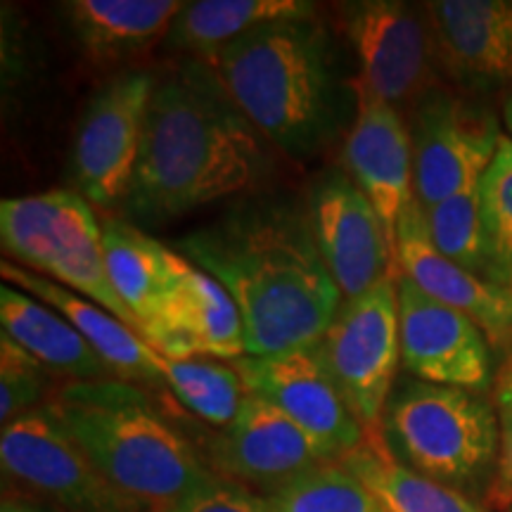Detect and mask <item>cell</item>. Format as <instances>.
Returning <instances> with one entry per match:
<instances>
[{"mask_svg": "<svg viewBox=\"0 0 512 512\" xmlns=\"http://www.w3.org/2000/svg\"><path fill=\"white\" fill-rule=\"evenodd\" d=\"M174 249L238 304L247 356L318 342L344 302L320 256L306 200L287 192L240 197Z\"/></svg>", "mask_w": 512, "mask_h": 512, "instance_id": "1", "label": "cell"}, {"mask_svg": "<svg viewBox=\"0 0 512 512\" xmlns=\"http://www.w3.org/2000/svg\"><path fill=\"white\" fill-rule=\"evenodd\" d=\"M273 152L214 69L181 57L155 74L121 214L138 228H159L228 197L252 195L271 176Z\"/></svg>", "mask_w": 512, "mask_h": 512, "instance_id": "2", "label": "cell"}, {"mask_svg": "<svg viewBox=\"0 0 512 512\" xmlns=\"http://www.w3.org/2000/svg\"><path fill=\"white\" fill-rule=\"evenodd\" d=\"M202 62L268 145L294 162L323 155L356 119L354 79L318 15L249 31Z\"/></svg>", "mask_w": 512, "mask_h": 512, "instance_id": "3", "label": "cell"}, {"mask_svg": "<svg viewBox=\"0 0 512 512\" xmlns=\"http://www.w3.org/2000/svg\"><path fill=\"white\" fill-rule=\"evenodd\" d=\"M46 406L114 489L145 512H169L216 477L133 382H69Z\"/></svg>", "mask_w": 512, "mask_h": 512, "instance_id": "4", "label": "cell"}, {"mask_svg": "<svg viewBox=\"0 0 512 512\" xmlns=\"http://www.w3.org/2000/svg\"><path fill=\"white\" fill-rule=\"evenodd\" d=\"M375 439L415 475L472 498L489 491L501 434L494 403L484 394L403 377Z\"/></svg>", "mask_w": 512, "mask_h": 512, "instance_id": "5", "label": "cell"}, {"mask_svg": "<svg viewBox=\"0 0 512 512\" xmlns=\"http://www.w3.org/2000/svg\"><path fill=\"white\" fill-rule=\"evenodd\" d=\"M0 242L12 264L100 304L138 332L110 283L102 223L72 188L0 202Z\"/></svg>", "mask_w": 512, "mask_h": 512, "instance_id": "6", "label": "cell"}, {"mask_svg": "<svg viewBox=\"0 0 512 512\" xmlns=\"http://www.w3.org/2000/svg\"><path fill=\"white\" fill-rule=\"evenodd\" d=\"M339 29L354 53L356 93L403 114L441 88V62L427 5L354 0L337 5Z\"/></svg>", "mask_w": 512, "mask_h": 512, "instance_id": "7", "label": "cell"}, {"mask_svg": "<svg viewBox=\"0 0 512 512\" xmlns=\"http://www.w3.org/2000/svg\"><path fill=\"white\" fill-rule=\"evenodd\" d=\"M320 347L351 411L375 437L401 363L399 273L361 297L344 299Z\"/></svg>", "mask_w": 512, "mask_h": 512, "instance_id": "8", "label": "cell"}, {"mask_svg": "<svg viewBox=\"0 0 512 512\" xmlns=\"http://www.w3.org/2000/svg\"><path fill=\"white\" fill-rule=\"evenodd\" d=\"M152 88V72H121L102 83L81 114L69 157V178L72 190L93 207H124L136 176Z\"/></svg>", "mask_w": 512, "mask_h": 512, "instance_id": "9", "label": "cell"}, {"mask_svg": "<svg viewBox=\"0 0 512 512\" xmlns=\"http://www.w3.org/2000/svg\"><path fill=\"white\" fill-rule=\"evenodd\" d=\"M408 133L415 200L422 207L477 188L503 138L489 107L444 86L427 93L408 112Z\"/></svg>", "mask_w": 512, "mask_h": 512, "instance_id": "10", "label": "cell"}, {"mask_svg": "<svg viewBox=\"0 0 512 512\" xmlns=\"http://www.w3.org/2000/svg\"><path fill=\"white\" fill-rule=\"evenodd\" d=\"M247 394L261 396L297 422L325 460L339 463L366 444L368 434L344 399L318 342L233 363Z\"/></svg>", "mask_w": 512, "mask_h": 512, "instance_id": "11", "label": "cell"}, {"mask_svg": "<svg viewBox=\"0 0 512 512\" xmlns=\"http://www.w3.org/2000/svg\"><path fill=\"white\" fill-rule=\"evenodd\" d=\"M0 463L62 512H145L114 489L48 406L3 427Z\"/></svg>", "mask_w": 512, "mask_h": 512, "instance_id": "12", "label": "cell"}, {"mask_svg": "<svg viewBox=\"0 0 512 512\" xmlns=\"http://www.w3.org/2000/svg\"><path fill=\"white\" fill-rule=\"evenodd\" d=\"M320 256L344 299H356L399 273L396 245L373 202L347 171L325 169L306 192Z\"/></svg>", "mask_w": 512, "mask_h": 512, "instance_id": "13", "label": "cell"}, {"mask_svg": "<svg viewBox=\"0 0 512 512\" xmlns=\"http://www.w3.org/2000/svg\"><path fill=\"white\" fill-rule=\"evenodd\" d=\"M401 366L415 380L484 394L494 380L491 342L465 313L399 273Z\"/></svg>", "mask_w": 512, "mask_h": 512, "instance_id": "14", "label": "cell"}, {"mask_svg": "<svg viewBox=\"0 0 512 512\" xmlns=\"http://www.w3.org/2000/svg\"><path fill=\"white\" fill-rule=\"evenodd\" d=\"M209 456L230 482L259 486L264 494L330 463L297 422L254 394H245Z\"/></svg>", "mask_w": 512, "mask_h": 512, "instance_id": "15", "label": "cell"}, {"mask_svg": "<svg viewBox=\"0 0 512 512\" xmlns=\"http://www.w3.org/2000/svg\"><path fill=\"white\" fill-rule=\"evenodd\" d=\"M396 264L399 273L437 302L470 316L491 347L512 342V290L477 278L434 247L422 204L413 200L396 228Z\"/></svg>", "mask_w": 512, "mask_h": 512, "instance_id": "16", "label": "cell"}, {"mask_svg": "<svg viewBox=\"0 0 512 512\" xmlns=\"http://www.w3.org/2000/svg\"><path fill=\"white\" fill-rule=\"evenodd\" d=\"M145 339L164 358H216L238 361L247 356L245 323L238 304L219 280L190 264L178 261L174 294Z\"/></svg>", "mask_w": 512, "mask_h": 512, "instance_id": "17", "label": "cell"}, {"mask_svg": "<svg viewBox=\"0 0 512 512\" xmlns=\"http://www.w3.org/2000/svg\"><path fill=\"white\" fill-rule=\"evenodd\" d=\"M356 95V119L342 150L344 171L373 202L389 240L396 245L403 211L415 200L411 133L399 110L368 95Z\"/></svg>", "mask_w": 512, "mask_h": 512, "instance_id": "18", "label": "cell"}, {"mask_svg": "<svg viewBox=\"0 0 512 512\" xmlns=\"http://www.w3.org/2000/svg\"><path fill=\"white\" fill-rule=\"evenodd\" d=\"M441 72L460 88L489 93L512 83V0L427 3Z\"/></svg>", "mask_w": 512, "mask_h": 512, "instance_id": "19", "label": "cell"}, {"mask_svg": "<svg viewBox=\"0 0 512 512\" xmlns=\"http://www.w3.org/2000/svg\"><path fill=\"white\" fill-rule=\"evenodd\" d=\"M0 273L3 283L19 287L72 323L74 330L81 332V337L95 349V354L110 366L117 380L166 387V358L114 313L43 275L12 264L10 259L0 261Z\"/></svg>", "mask_w": 512, "mask_h": 512, "instance_id": "20", "label": "cell"}, {"mask_svg": "<svg viewBox=\"0 0 512 512\" xmlns=\"http://www.w3.org/2000/svg\"><path fill=\"white\" fill-rule=\"evenodd\" d=\"M183 5L178 0H69L57 10L83 55L114 64L136 60L166 41Z\"/></svg>", "mask_w": 512, "mask_h": 512, "instance_id": "21", "label": "cell"}, {"mask_svg": "<svg viewBox=\"0 0 512 512\" xmlns=\"http://www.w3.org/2000/svg\"><path fill=\"white\" fill-rule=\"evenodd\" d=\"M102 247L114 292L145 337V330L162 316L174 294L181 254L150 238L124 216L102 221Z\"/></svg>", "mask_w": 512, "mask_h": 512, "instance_id": "22", "label": "cell"}, {"mask_svg": "<svg viewBox=\"0 0 512 512\" xmlns=\"http://www.w3.org/2000/svg\"><path fill=\"white\" fill-rule=\"evenodd\" d=\"M0 325L10 339L48 370L69 382L110 380L114 373L81 332L60 313L15 285L0 287Z\"/></svg>", "mask_w": 512, "mask_h": 512, "instance_id": "23", "label": "cell"}, {"mask_svg": "<svg viewBox=\"0 0 512 512\" xmlns=\"http://www.w3.org/2000/svg\"><path fill=\"white\" fill-rule=\"evenodd\" d=\"M316 15L309 0H195L185 3L164 46L181 57L209 60L249 31Z\"/></svg>", "mask_w": 512, "mask_h": 512, "instance_id": "24", "label": "cell"}, {"mask_svg": "<svg viewBox=\"0 0 512 512\" xmlns=\"http://www.w3.org/2000/svg\"><path fill=\"white\" fill-rule=\"evenodd\" d=\"M339 465L361 479L387 512H486L475 498L396 463L375 437H368L366 444L344 456Z\"/></svg>", "mask_w": 512, "mask_h": 512, "instance_id": "25", "label": "cell"}, {"mask_svg": "<svg viewBox=\"0 0 512 512\" xmlns=\"http://www.w3.org/2000/svg\"><path fill=\"white\" fill-rule=\"evenodd\" d=\"M422 211H425V223L434 247L446 259L456 261L458 266L475 273L477 278L501 285L489 240H486L479 185L448 197L444 202L432 204V207H422Z\"/></svg>", "mask_w": 512, "mask_h": 512, "instance_id": "26", "label": "cell"}, {"mask_svg": "<svg viewBox=\"0 0 512 512\" xmlns=\"http://www.w3.org/2000/svg\"><path fill=\"white\" fill-rule=\"evenodd\" d=\"M164 380L185 411L221 430L230 425L247 394L238 370L207 358H166Z\"/></svg>", "mask_w": 512, "mask_h": 512, "instance_id": "27", "label": "cell"}, {"mask_svg": "<svg viewBox=\"0 0 512 512\" xmlns=\"http://www.w3.org/2000/svg\"><path fill=\"white\" fill-rule=\"evenodd\" d=\"M264 498L275 512H387L373 491L339 463L320 465Z\"/></svg>", "mask_w": 512, "mask_h": 512, "instance_id": "28", "label": "cell"}, {"mask_svg": "<svg viewBox=\"0 0 512 512\" xmlns=\"http://www.w3.org/2000/svg\"><path fill=\"white\" fill-rule=\"evenodd\" d=\"M486 240L498 271V283L512 290V138L503 136L494 162L479 183Z\"/></svg>", "mask_w": 512, "mask_h": 512, "instance_id": "29", "label": "cell"}, {"mask_svg": "<svg viewBox=\"0 0 512 512\" xmlns=\"http://www.w3.org/2000/svg\"><path fill=\"white\" fill-rule=\"evenodd\" d=\"M50 373L15 339L0 332V425L8 427L22 415L43 408Z\"/></svg>", "mask_w": 512, "mask_h": 512, "instance_id": "30", "label": "cell"}, {"mask_svg": "<svg viewBox=\"0 0 512 512\" xmlns=\"http://www.w3.org/2000/svg\"><path fill=\"white\" fill-rule=\"evenodd\" d=\"M494 408L498 415V460L496 472L486 491L489 508L505 512L512 505V354L494 384Z\"/></svg>", "mask_w": 512, "mask_h": 512, "instance_id": "31", "label": "cell"}, {"mask_svg": "<svg viewBox=\"0 0 512 512\" xmlns=\"http://www.w3.org/2000/svg\"><path fill=\"white\" fill-rule=\"evenodd\" d=\"M169 512H275L264 496L216 475Z\"/></svg>", "mask_w": 512, "mask_h": 512, "instance_id": "32", "label": "cell"}, {"mask_svg": "<svg viewBox=\"0 0 512 512\" xmlns=\"http://www.w3.org/2000/svg\"><path fill=\"white\" fill-rule=\"evenodd\" d=\"M0 512H57L50 508H43V505L22 501V498H3V505H0Z\"/></svg>", "mask_w": 512, "mask_h": 512, "instance_id": "33", "label": "cell"}, {"mask_svg": "<svg viewBox=\"0 0 512 512\" xmlns=\"http://www.w3.org/2000/svg\"><path fill=\"white\" fill-rule=\"evenodd\" d=\"M503 121H505V128H508V133L512 138V88H510L508 98H505V105H503Z\"/></svg>", "mask_w": 512, "mask_h": 512, "instance_id": "34", "label": "cell"}, {"mask_svg": "<svg viewBox=\"0 0 512 512\" xmlns=\"http://www.w3.org/2000/svg\"><path fill=\"white\" fill-rule=\"evenodd\" d=\"M505 512H512V505H510V508H508V510H505Z\"/></svg>", "mask_w": 512, "mask_h": 512, "instance_id": "35", "label": "cell"}]
</instances>
